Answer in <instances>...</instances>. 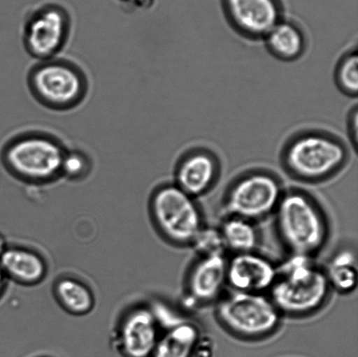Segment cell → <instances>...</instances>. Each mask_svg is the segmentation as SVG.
Here are the masks:
<instances>
[{"label":"cell","instance_id":"obj_1","mask_svg":"<svg viewBox=\"0 0 358 357\" xmlns=\"http://www.w3.org/2000/svg\"><path fill=\"white\" fill-rule=\"evenodd\" d=\"M350 157L348 147L338 136L306 129L287 140L280 152V163L294 180L319 183L341 173Z\"/></svg>","mask_w":358,"mask_h":357},{"label":"cell","instance_id":"obj_2","mask_svg":"<svg viewBox=\"0 0 358 357\" xmlns=\"http://www.w3.org/2000/svg\"><path fill=\"white\" fill-rule=\"evenodd\" d=\"M331 289L324 270L313 258L291 254L278 267L269 297L282 316H304L324 306Z\"/></svg>","mask_w":358,"mask_h":357},{"label":"cell","instance_id":"obj_3","mask_svg":"<svg viewBox=\"0 0 358 357\" xmlns=\"http://www.w3.org/2000/svg\"><path fill=\"white\" fill-rule=\"evenodd\" d=\"M275 213L277 229L291 254L312 257L324 246L327 223L321 209L307 192L284 191Z\"/></svg>","mask_w":358,"mask_h":357},{"label":"cell","instance_id":"obj_4","mask_svg":"<svg viewBox=\"0 0 358 357\" xmlns=\"http://www.w3.org/2000/svg\"><path fill=\"white\" fill-rule=\"evenodd\" d=\"M66 149L59 140L41 133H30L12 140L3 152L7 170L20 180L45 184L61 177Z\"/></svg>","mask_w":358,"mask_h":357},{"label":"cell","instance_id":"obj_5","mask_svg":"<svg viewBox=\"0 0 358 357\" xmlns=\"http://www.w3.org/2000/svg\"><path fill=\"white\" fill-rule=\"evenodd\" d=\"M216 316L231 334L261 339L275 333L282 314L264 293L231 291L217 302Z\"/></svg>","mask_w":358,"mask_h":357},{"label":"cell","instance_id":"obj_6","mask_svg":"<svg viewBox=\"0 0 358 357\" xmlns=\"http://www.w3.org/2000/svg\"><path fill=\"white\" fill-rule=\"evenodd\" d=\"M150 212L164 239L177 246H189L203 226L195 198L175 184H164L153 191Z\"/></svg>","mask_w":358,"mask_h":357},{"label":"cell","instance_id":"obj_7","mask_svg":"<svg viewBox=\"0 0 358 357\" xmlns=\"http://www.w3.org/2000/svg\"><path fill=\"white\" fill-rule=\"evenodd\" d=\"M284 191L275 173L255 169L238 176L231 184L224 201L227 216L255 222L275 213Z\"/></svg>","mask_w":358,"mask_h":357},{"label":"cell","instance_id":"obj_8","mask_svg":"<svg viewBox=\"0 0 358 357\" xmlns=\"http://www.w3.org/2000/svg\"><path fill=\"white\" fill-rule=\"evenodd\" d=\"M29 86L41 103L57 110L76 107L87 93L83 73L76 66L61 59L41 61L31 70Z\"/></svg>","mask_w":358,"mask_h":357},{"label":"cell","instance_id":"obj_9","mask_svg":"<svg viewBox=\"0 0 358 357\" xmlns=\"http://www.w3.org/2000/svg\"><path fill=\"white\" fill-rule=\"evenodd\" d=\"M70 16L64 7L44 3L28 14L24 27V45L41 61L55 59L68 40Z\"/></svg>","mask_w":358,"mask_h":357},{"label":"cell","instance_id":"obj_10","mask_svg":"<svg viewBox=\"0 0 358 357\" xmlns=\"http://www.w3.org/2000/svg\"><path fill=\"white\" fill-rule=\"evenodd\" d=\"M161 333L148 303L138 304L122 314L111 342L122 357H152Z\"/></svg>","mask_w":358,"mask_h":357},{"label":"cell","instance_id":"obj_11","mask_svg":"<svg viewBox=\"0 0 358 357\" xmlns=\"http://www.w3.org/2000/svg\"><path fill=\"white\" fill-rule=\"evenodd\" d=\"M224 8L231 26L249 40H264L282 20L279 0H224Z\"/></svg>","mask_w":358,"mask_h":357},{"label":"cell","instance_id":"obj_12","mask_svg":"<svg viewBox=\"0 0 358 357\" xmlns=\"http://www.w3.org/2000/svg\"><path fill=\"white\" fill-rule=\"evenodd\" d=\"M220 171L219 156L209 149L196 147L179 159L174 184L196 198L206 194L215 185Z\"/></svg>","mask_w":358,"mask_h":357},{"label":"cell","instance_id":"obj_13","mask_svg":"<svg viewBox=\"0 0 358 357\" xmlns=\"http://www.w3.org/2000/svg\"><path fill=\"white\" fill-rule=\"evenodd\" d=\"M226 254L199 257L189 272L184 303L187 307L219 300L227 282Z\"/></svg>","mask_w":358,"mask_h":357},{"label":"cell","instance_id":"obj_14","mask_svg":"<svg viewBox=\"0 0 358 357\" xmlns=\"http://www.w3.org/2000/svg\"><path fill=\"white\" fill-rule=\"evenodd\" d=\"M277 275L278 267L255 251L227 260V282L233 291L264 293L275 284Z\"/></svg>","mask_w":358,"mask_h":357},{"label":"cell","instance_id":"obj_15","mask_svg":"<svg viewBox=\"0 0 358 357\" xmlns=\"http://www.w3.org/2000/svg\"><path fill=\"white\" fill-rule=\"evenodd\" d=\"M0 268L7 279L24 286L38 284L48 274L45 258L37 252L22 247L8 246L0 256Z\"/></svg>","mask_w":358,"mask_h":357},{"label":"cell","instance_id":"obj_16","mask_svg":"<svg viewBox=\"0 0 358 357\" xmlns=\"http://www.w3.org/2000/svg\"><path fill=\"white\" fill-rule=\"evenodd\" d=\"M264 40L270 54L280 61H296L306 50V37L303 30L290 21H280Z\"/></svg>","mask_w":358,"mask_h":357},{"label":"cell","instance_id":"obj_17","mask_svg":"<svg viewBox=\"0 0 358 357\" xmlns=\"http://www.w3.org/2000/svg\"><path fill=\"white\" fill-rule=\"evenodd\" d=\"M201 334L198 324L188 318L161 333L152 357H192Z\"/></svg>","mask_w":358,"mask_h":357},{"label":"cell","instance_id":"obj_18","mask_svg":"<svg viewBox=\"0 0 358 357\" xmlns=\"http://www.w3.org/2000/svg\"><path fill=\"white\" fill-rule=\"evenodd\" d=\"M52 289L59 305L72 316H86L94 309L96 299L92 289L79 279L71 276L59 278Z\"/></svg>","mask_w":358,"mask_h":357},{"label":"cell","instance_id":"obj_19","mask_svg":"<svg viewBox=\"0 0 358 357\" xmlns=\"http://www.w3.org/2000/svg\"><path fill=\"white\" fill-rule=\"evenodd\" d=\"M226 251L234 254L255 252L259 243V234L250 220L227 216L219 227Z\"/></svg>","mask_w":358,"mask_h":357},{"label":"cell","instance_id":"obj_20","mask_svg":"<svg viewBox=\"0 0 358 357\" xmlns=\"http://www.w3.org/2000/svg\"><path fill=\"white\" fill-rule=\"evenodd\" d=\"M331 289L341 293H350L357 286L356 254L350 249H343L329 258L324 269Z\"/></svg>","mask_w":358,"mask_h":357},{"label":"cell","instance_id":"obj_21","mask_svg":"<svg viewBox=\"0 0 358 357\" xmlns=\"http://www.w3.org/2000/svg\"><path fill=\"white\" fill-rule=\"evenodd\" d=\"M336 86L343 94L355 98L358 92V54L357 50L343 56L335 71Z\"/></svg>","mask_w":358,"mask_h":357},{"label":"cell","instance_id":"obj_22","mask_svg":"<svg viewBox=\"0 0 358 357\" xmlns=\"http://www.w3.org/2000/svg\"><path fill=\"white\" fill-rule=\"evenodd\" d=\"M189 246L199 257L212 256V255L226 253V248H224L219 227L203 225Z\"/></svg>","mask_w":358,"mask_h":357},{"label":"cell","instance_id":"obj_23","mask_svg":"<svg viewBox=\"0 0 358 357\" xmlns=\"http://www.w3.org/2000/svg\"><path fill=\"white\" fill-rule=\"evenodd\" d=\"M92 162L85 153L78 150H66L63 157L61 177L72 181L82 180L90 175Z\"/></svg>","mask_w":358,"mask_h":357},{"label":"cell","instance_id":"obj_24","mask_svg":"<svg viewBox=\"0 0 358 357\" xmlns=\"http://www.w3.org/2000/svg\"><path fill=\"white\" fill-rule=\"evenodd\" d=\"M150 310L160 328L161 331L169 330L188 319L164 300H154L148 303Z\"/></svg>","mask_w":358,"mask_h":357},{"label":"cell","instance_id":"obj_25","mask_svg":"<svg viewBox=\"0 0 358 357\" xmlns=\"http://www.w3.org/2000/svg\"><path fill=\"white\" fill-rule=\"evenodd\" d=\"M121 8L129 13L142 12L155 5L156 0H114Z\"/></svg>","mask_w":358,"mask_h":357},{"label":"cell","instance_id":"obj_26","mask_svg":"<svg viewBox=\"0 0 358 357\" xmlns=\"http://www.w3.org/2000/svg\"><path fill=\"white\" fill-rule=\"evenodd\" d=\"M215 354V344L212 339L207 335H200L198 342H196L194 355L196 357H213Z\"/></svg>","mask_w":358,"mask_h":357},{"label":"cell","instance_id":"obj_27","mask_svg":"<svg viewBox=\"0 0 358 357\" xmlns=\"http://www.w3.org/2000/svg\"><path fill=\"white\" fill-rule=\"evenodd\" d=\"M348 135L354 150H357L358 145V110L357 105L350 112L348 117Z\"/></svg>","mask_w":358,"mask_h":357},{"label":"cell","instance_id":"obj_28","mask_svg":"<svg viewBox=\"0 0 358 357\" xmlns=\"http://www.w3.org/2000/svg\"><path fill=\"white\" fill-rule=\"evenodd\" d=\"M7 281H8V279H6L1 268H0V296H1L3 291H5Z\"/></svg>","mask_w":358,"mask_h":357},{"label":"cell","instance_id":"obj_29","mask_svg":"<svg viewBox=\"0 0 358 357\" xmlns=\"http://www.w3.org/2000/svg\"><path fill=\"white\" fill-rule=\"evenodd\" d=\"M7 247H8V243H7L6 237L0 233V256H1L3 252L6 250Z\"/></svg>","mask_w":358,"mask_h":357}]
</instances>
